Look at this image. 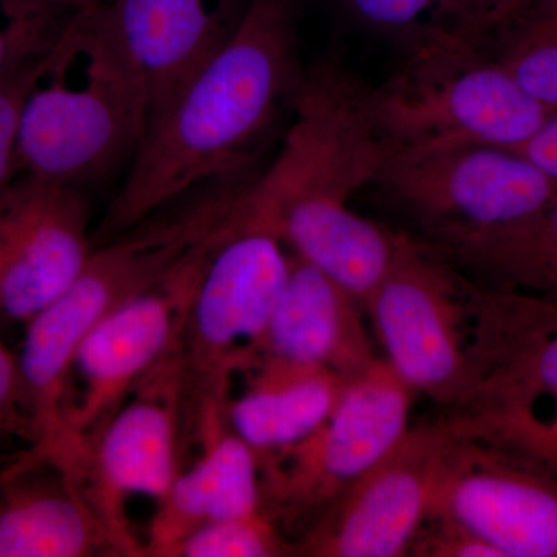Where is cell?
<instances>
[{
    "mask_svg": "<svg viewBox=\"0 0 557 557\" xmlns=\"http://www.w3.org/2000/svg\"><path fill=\"white\" fill-rule=\"evenodd\" d=\"M555 5L557 0H461L458 32L479 42L534 11Z\"/></svg>",
    "mask_w": 557,
    "mask_h": 557,
    "instance_id": "obj_29",
    "label": "cell"
},
{
    "mask_svg": "<svg viewBox=\"0 0 557 557\" xmlns=\"http://www.w3.org/2000/svg\"><path fill=\"white\" fill-rule=\"evenodd\" d=\"M289 267L284 242L270 231L228 220L220 233L175 343L183 405L189 395L196 423L225 410L234 373L255 364Z\"/></svg>",
    "mask_w": 557,
    "mask_h": 557,
    "instance_id": "obj_6",
    "label": "cell"
},
{
    "mask_svg": "<svg viewBox=\"0 0 557 557\" xmlns=\"http://www.w3.org/2000/svg\"><path fill=\"white\" fill-rule=\"evenodd\" d=\"M78 186L17 175L0 194V311L25 322L60 298L94 252Z\"/></svg>",
    "mask_w": 557,
    "mask_h": 557,
    "instance_id": "obj_13",
    "label": "cell"
},
{
    "mask_svg": "<svg viewBox=\"0 0 557 557\" xmlns=\"http://www.w3.org/2000/svg\"><path fill=\"white\" fill-rule=\"evenodd\" d=\"M456 434L448 417L409 428L379 465L319 512L295 555L408 556L445 472Z\"/></svg>",
    "mask_w": 557,
    "mask_h": 557,
    "instance_id": "obj_12",
    "label": "cell"
},
{
    "mask_svg": "<svg viewBox=\"0 0 557 557\" xmlns=\"http://www.w3.org/2000/svg\"><path fill=\"white\" fill-rule=\"evenodd\" d=\"M366 89L338 61L307 69L282 148L242 190L233 225L270 231L307 259L335 258L364 239L370 220L350 200L375 183L388 159Z\"/></svg>",
    "mask_w": 557,
    "mask_h": 557,
    "instance_id": "obj_2",
    "label": "cell"
},
{
    "mask_svg": "<svg viewBox=\"0 0 557 557\" xmlns=\"http://www.w3.org/2000/svg\"><path fill=\"white\" fill-rule=\"evenodd\" d=\"M10 435L33 440V428L22 395L17 357L0 339V440Z\"/></svg>",
    "mask_w": 557,
    "mask_h": 557,
    "instance_id": "obj_30",
    "label": "cell"
},
{
    "mask_svg": "<svg viewBox=\"0 0 557 557\" xmlns=\"http://www.w3.org/2000/svg\"><path fill=\"white\" fill-rule=\"evenodd\" d=\"M408 556L500 557V553L453 520L428 512L410 542Z\"/></svg>",
    "mask_w": 557,
    "mask_h": 557,
    "instance_id": "obj_28",
    "label": "cell"
},
{
    "mask_svg": "<svg viewBox=\"0 0 557 557\" xmlns=\"http://www.w3.org/2000/svg\"><path fill=\"white\" fill-rule=\"evenodd\" d=\"M247 391L226 401L231 431L258 457L292 448L313 434L343 397L348 379L333 370L260 358Z\"/></svg>",
    "mask_w": 557,
    "mask_h": 557,
    "instance_id": "obj_20",
    "label": "cell"
},
{
    "mask_svg": "<svg viewBox=\"0 0 557 557\" xmlns=\"http://www.w3.org/2000/svg\"><path fill=\"white\" fill-rule=\"evenodd\" d=\"M299 20L300 0H249L228 42L149 121L102 244L205 183L255 180L245 177L288 127L306 81Z\"/></svg>",
    "mask_w": 557,
    "mask_h": 557,
    "instance_id": "obj_1",
    "label": "cell"
},
{
    "mask_svg": "<svg viewBox=\"0 0 557 557\" xmlns=\"http://www.w3.org/2000/svg\"><path fill=\"white\" fill-rule=\"evenodd\" d=\"M448 420L457 434L496 446L557 479V391L531 388L478 399L453 409Z\"/></svg>",
    "mask_w": 557,
    "mask_h": 557,
    "instance_id": "obj_22",
    "label": "cell"
},
{
    "mask_svg": "<svg viewBox=\"0 0 557 557\" xmlns=\"http://www.w3.org/2000/svg\"><path fill=\"white\" fill-rule=\"evenodd\" d=\"M249 0H101L137 72L149 121L239 27Z\"/></svg>",
    "mask_w": 557,
    "mask_h": 557,
    "instance_id": "obj_15",
    "label": "cell"
},
{
    "mask_svg": "<svg viewBox=\"0 0 557 557\" xmlns=\"http://www.w3.org/2000/svg\"><path fill=\"white\" fill-rule=\"evenodd\" d=\"M148 120L145 90L101 0H87L25 101L17 175L72 186L100 178L134 159Z\"/></svg>",
    "mask_w": 557,
    "mask_h": 557,
    "instance_id": "obj_4",
    "label": "cell"
},
{
    "mask_svg": "<svg viewBox=\"0 0 557 557\" xmlns=\"http://www.w3.org/2000/svg\"><path fill=\"white\" fill-rule=\"evenodd\" d=\"M366 106L387 161L458 146L515 150L555 112L458 32L406 51L391 78L366 89Z\"/></svg>",
    "mask_w": 557,
    "mask_h": 557,
    "instance_id": "obj_5",
    "label": "cell"
},
{
    "mask_svg": "<svg viewBox=\"0 0 557 557\" xmlns=\"http://www.w3.org/2000/svg\"><path fill=\"white\" fill-rule=\"evenodd\" d=\"M295 555L265 509L193 531L166 557H277Z\"/></svg>",
    "mask_w": 557,
    "mask_h": 557,
    "instance_id": "obj_26",
    "label": "cell"
},
{
    "mask_svg": "<svg viewBox=\"0 0 557 557\" xmlns=\"http://www.w3.org/2000/svg\"><path fill=\"white\" fill-rule=\"evenodd\" d=\"M454 434L429 512L463 527L500 557H557V479L496 446Z\"/></svg>",
    "mask_w": 557,
    "mask_h": 557,
    "instance_id": "obj_14",
    "label": "cell"
},
{
    "mask_svg": "<svg viewBox=\"0 0 557 557\" xmlns=\"http://www.w3.org/2000/svg\"><path fill=\"white\" fill-rule=\"evenodd\" d=\"M515 152L533 161L557 185V110L545 120L541 129Z\"/></svg>",
    "mask_w": 557,
    "mask_h": 557,
    "instance_id": "obj_31",
    "label": "cell"
},
{
    "mask_svg": "<svg viewBox=\"0 0 557 557\" xmlns=\"http://www.w3.org/2000/svg\"><path fill=\"white\" fill-rule=\"evenodd\" d=\"M413 394L386 359H376L348 381L313 434L259 457L262 504L293 512L327 508L401 442Z\"/></svg>",
    "mask_w": 557,
    "mask_h": 557,
    "instance_id": "obj_8",
    "label": "cell"
},
{
    "mask_svg": "<svg viewBox=\"0 0 557 557\" xmlns=\"http://www.w3.org/2000/svg\"><path fill=\"white\" fill-rule=\"evenodd\" d=\"M223 228L225 223L160 281L110 311L81 344L73 369L83 387L78 405L67 413L70 437L79 454L177 343L201 271Z\"/></svg>",
    "mask_w": 557,
    "mask_h": 557,
    "instance_id": "obj_10",
    "label": "cell"
},
{
    "mask_svg": "<svg viewBox=\"0 0 557 557\" xmlns=\"http://www.w3.org/2000/svg\"><path fill=\"white\" fill-rule=\"evenodd\" d=\"M351 17L401 44L405 51L442 33L460 30L461 0H341Z\"/></svg>",
    "mask_w": 557,
    "mask_h": 557,
    "instance_id": "obj_24",
    "label": "cell"
},
{
    "mask_svg": "<svg viewBox=\"0 0 557 557\" xmlns=\"http://www.w3.org/2000/svg\"><path fill=\"white\" fill-rule=\"evenodd\" d=\"M531 388L557 391V300L475 284L468 386L453 409Z\"/></svg>",
    "mask_w": 557,
    "mask_h": 557,
    "instance_id": "obj_18",
    "label": "cell"
},
{
    "mask_svg": "<svg viewBox=\"0 0 557 557\" xmlns=\"http://www.w3.org/2000/svg\"><path fill=\"white\" fill-rule=\"evenodd\" d=\"M120 556L70 469L25 454L0 472V557Z\"/></svg>",
    "mask_w": 557,
    "mask_h": 557,
    "instance_id": "obj_16",
    "label": "cell"
},
{
    "mask_svg": "<svg viewBox=\"0 0 557 557\" xmlns=\"http://www.w3.org/2000/svg\"><path fill=\"white\" fill-rule=\"evenodd\" d=\"M373 185L416 220L424 240L504 228L557 194L533 161L494 146H458L392 159Z\"/></svg>",
    "mask_w": 557,
    "mask_h": 557,
    "instance_id": "obj_9",
    "label": "cell"
},
{
    "mask_svg": "<svg viewBox=\"0 0 557 557\" xmlns=\"http://www.w3.org/2000/svg\"><path fill=\"white\" fill-rule=\"evenodd\" d=\"M54 47L46 53L14 62L0 72V194L17 177V135L22 110L49 65Z\"/></svg>",
    "mask_w": 557,
    "mask_h": 557,
    "instance_id": "obj_27",
    "label": "cell"
},
{
    "mask_svg": "<svg viewBox=\"0 0 557 557\" xmlns=\"http://www.w3.org/2000/svg\"><path fill=\"white\" fill-rule=\"evenodd\" d=\"M201 454L159 502L146 555L166 557L193 531L263 509L259 457L231 431L225 416L199 426Z\"/></svg>",
    "mask_w": 557,
    "mask_h": 557,
    "instance_id": "obj_19",
    "label": "cell"
},
{
    "mask_svg": "<svg viewBox=\"0 0 557 557\" xmlns=\"http://www.w3.org/2000/svg\"><path fill=\"white\" fill-rule=\"evenodd\" d=\"M424 242L480 287L557 300V194L504 228Z\"/></svg>",
    "mask_w": 557,
    "mask_h": 557,
    "instance_id": "obj_21",
    "label": "cell"
},
{
    "mask_svg": "<svg viewBox=\"0 0 557 557\" xmlns=\"http://www.w3.org/2000/svg\"><path fill=\"white\" fill-rule=\"evenodd\" d=\"M242 186L223 182L170 218L139 223L95 248L72 285L27 322L17 366L33 428V448L64 449L70 440L65 394L81 344L110 311L170 273L219 230Z\"/></svg>",
    "mask_w": 557,
    "mask_h": 557,
    "instance_id": "obj_3",
    "label": "cell"
},
{
    "mask_svg": "<svg viewBox=\"0 0 557 557\" xmlns=\"http://www.w3.org/2000/svg\"><path fill=\"white\" fill-rule=\"evenodd\" d=\"M366 311L399 379L440 405L457 406L468 386L475 282L428 242L401 234Z\"/></svg>",
    "mask_w": 557,
    "mask_h": 557,
    "instance_id": "obj_7",
    "label": "cell"
},
{
    "mask_svg": "<svg viewBox=\"0 0 557 557\" xmlns=\"http://www.w3.org/2000/svg\"><path fill=\"white\" fill-rule=\"evenodd\" d=\"M183 375L172 347L90 440L76 478L120 556L146 549L131 533L124 504L131 496L161 500L178 474Z\"/></svg>",
    "mask_w": 557,
    "mask_h": 557,
    "instance_id": "obj_11",
    "label": "cell"
},
{
    "mask_svg": "<svg viewBox=\"0 0 557 557\" xmlns=\"http://www.w3.org/2000/svg\"><path fill=\"white\" fill-rule=\"evenodd\" d=\"M0 2H5V0H0Z\"/></svg>",
    "mask_w": 557,
    "mask_h": 557,
    "instance_id": "obj_32",
    "label": "cell"
},
{
    "mask_svg": "<svg viewBox=\"0 0 557 557\" xmlns=\"http://www.w3.org/2000/svg\"><path fill=\"white\" fill-rule=\"evenodd\" d=\"M362 311L364 307L347 289L293 255L256 361L282 359L355 379L379 359Z\"/></svg>",
    "mask_w": 557,
    "mask_h": 557,
    "instance_id": "obj_17",
    "label": "cell"
},
{
    "mask_svg": "<svg viewBox=\"0 0 557 557\" xmlns=\"http://www.w3.org/2000/svg\"><path fill=\"white\" fill-rule=\"evenodd\" d=\"M478 44L528 95L557 110V5L534 11Z\"/></svg>",
    "mask_w": 557,
    "mask_h": 557,
    "instance_id": "obj_23",
    "label": "cell"
},
{
    "mask_svg": "<svg viewBox=\"0 0 557 557\" xmlns=\"http://www.w3.org/2000/svg\"><path fill=\"white\" fill-rule=\"evenodd\" d=\"M87 0H5L0 2V72L14 62L57 46Z\"/></svg>",
    "mask_w": 557,
    "mask_h": 557,
    "instance_id": "obj_25",
    "label": "cell"
}]
</instances>
